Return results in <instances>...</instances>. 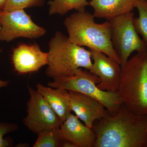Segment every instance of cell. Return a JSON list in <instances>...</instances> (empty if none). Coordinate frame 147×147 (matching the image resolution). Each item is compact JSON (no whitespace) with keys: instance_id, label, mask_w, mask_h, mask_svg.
Returning a JSON list of instances; mask_svg holds the SVG:
<instances>
[{"instance_id":"6da1fadb","label":"cell","mask_w":147,"mask_h":147,"mask_svg":"<svg viewBox=\"0 0 147 147\" xmlns=\"http://www.w3.org/2000/svg\"><path fill=\"white\" fill-rule=\"evenodd\" d=\"M94 147H147V115H136L122 104L115 116L93 126Z\"/></svg>"},{"instance_id":"7a4b0ae2","label":"cell","mask_w":147,"mask_h":147,"mask_svg":"<svg viewBox=\"0 0 147 147\" xmlns=\"http://www.w3.org/2000/svg\"><path fill=\"white\" fill-rule=\"evenodd\" d=\"M94 18L93 14L86 11H77L67 17L63 24L69 39L75 45L104 53L120 65V60L111 41L110 22L97 24Z\"/></svg>"},{"instance_id":"3957f363","label":"cell","mask_w":147,"mask_h":147,"mask_svg":"<svg viewBox=\"0 0 147 147\" xmlns=\"http://www.w3.org/2000/svg\"><path fill=\"white\" fill-rule=\"evenodd\" d=\"M121 69L117 92L123 104L136 115H147V52L137 53Z\"/></svg>"},{"instance_id":"277c9868","label":"cell","mask_w":147,"mask_h":147,"mask_svg":"<svg viewBox=\"0 0 147 147\" xmlns=\"http://www.w3.org/2000/svg\"><path fill=\"white\" fill-rule=\"evenodd\" d=\"M45 74L54 79L71 76L79 68L90 71L92 63L90 50L70 42L68 37L57 32L49 41Z\"/></svg>"},{"instance_id":"5b68a950","label":"cell","mask_w":147,"mask_h":147,"mask_svg":"<svg viewBox=\"0 0 147 147\" xmlns=\"http://www.w3.org/2000/svg\"><path fill=\"white\" fill-rule=\"evenodd\" d=\"M47 83L52 88L65 89L78 92L100 101L106 108L110 116L116 115L123 103L117 91H103L98 88L100 78L89 70L79 68L71 76L54 78Z\"/></svg>"},{"instance_id":"8992f818","label":"cell","mask_w":147,"mask_h":147,"mask_svg":"<svg viewBox=\"0 0 147 147\" xmlns=\"http://www.w3.org/2000/svg\"><path fill=\"white\" fill-rule=\"evenodd\" d=\"M134 13L130 12L109 21L112 45L120 60L121 67L124 65L133 52H147V44L140 38L134 28Z\"/></svg>"},{"instance_id":"52a82bcc","label":"cell","mask_w":147,"mask_h":147,"mask_svg":"<svg viewBox=\"0 0 147 147\" xmlns=\"http://www.w3.org/2000/svg\"><path fill=\"white\" fill-rule=\"evenodd\" d=\"M0 41L9 42L18 38H37L45 35L46 30L36 25L24 9L0 12Z\"/></svg>"},{"instance_id":"ba28073f","label":"cell","mask_w":147,"mask_h":147,"mask_svg":"<svg viewBox=\"0 0 147 147\" xmlns=\"http://www.w3.org/2000/svg\"><path fill=\"white\" fill-rule=\"evenodd\" d=\"M30 95L26 105L27 115L23 120L25 126L33 133L60 128L62 122L45 98L32 87H28Z\"/></svg>"},{"instance_id":"9c48e42d","label":"cell","mask_w":147,"mask_h":147,"mask_svg":"<svg viewBox=\"0 0 147 147\" xmlns=\"http://www.w3.org/2000/svg\"><path fill=\"white\" fill-rule=\"evenodd\" d=\"M89 50L93 61L89 71L100 78V83L96 85L98 88L103 91H117L121 73L120 65L104 53Z\"/></svg>"},{"instance_id":"30bf717a","label":"cell","mask_w":147,"mask_h":147,"mask_svg":"<svg viewBox=\"0 0 147 147\" xmlns=\"http://www.w3.org/2000/svg\"><path fill=\"white\" fill-rule=\"evenodd\" d=\"M48 53L42 52L36 43L20 44L13 50L14 69L20 74L35 72L47 63Z\"/></svg>"},{"instance_id":"8fae6325","label":"cell","mask_w":147,"mask_h":147,"mask_svg":"<svg viewBox=\"0 0 147 147\" xmlns=\"http://www.w3.org/2000/svg\"><path fill=\"white\" fill-rule=\"evenodd\" d=\"M71 111L88 127L92 128L95 121L110 115L100 101L78 92L69 91Z\"/></svg>"},{"instance_id":"7c38bea8","label":"cell","mask_w":147,"mask_h":147,"mask_svg":"<svg viewBox=\"0 0 147 147\" xmlns=\"http://www.w3.org/2000/svg\"><path fill=\"white\" fill-rule=\"evenodd\" d=\"M63 140L76 147H94L96 136L92 128L82 123L76 115L70 113L60 127Z\"/></svg>"},{"instance_id":"4fadbf2b","label":"cell","mask_w":147,"mask_h":147,"mask_svg":"<svg viewBox=\"0 0 147 147\" xmlns=\"http://www.w3.org/2000/svg\"><path fill=\"white\" fill-rule=\"evenodd\" d=\"M36 88L63 123L72 112L69 91L65 89L45 86L40 83L37 84Z\"/></svg>"},{"instance_id":"5bb4252c","label":"cell","mask_w":147,"mask_h":147,"mask_svg":"<svg viewBox=\"0 0 147 147\" xmlns=\"http://www.w3.org/2000/svg\"><path fill=\"white\" fill-rule=\"evenodd\" d=\"M136 0H91L89 5L94 9V18L107 21L126 13L132 12Z\"/></svg>"},{"instance_id":"9a60e30c","label":"cell","mask_w":147,"mask_h":147,"mask_svg":"<svg viewBox=\"0 0 147 147\" xmlns=\"http://www.w3.org/2000/svg\"><path fill=\"white\" fill-rule=\"evenodd\" d=\"M48 4L50 15H64L72 9L85 11L86 7L89 5L88 0H52Z\"/></svg>"},{"instance_id":"2e32d148","label":"cell","mask_w":147,"mask_h":147,"mask_svg":"<svg viewBox=\"0 0 147 147\" xmlns=\"http://www.w3.org/2000/svg\"><path fill=\"white\" fill-rule=\"evenodd\" d=\"M63 139L60 128L47 129L38 134L33 147H61Z\"/></svg>"},{"instance_id":"e0dca14e","label":"cell","mask_w":147,"mask_h":147,"mask_svg":"<svg viewBox=\"0 0 147 147\" xmlns=\"http://www.w3.org/2000/svg\"><path fill=\"white\" fill-rule=\"evenodd\" d=\"M135 8L139 11V16L133 18L134 28L147 44V0H136Z\"/></svg>"},{"instance_id":"ac0fdd59","label":"cell","mask_w":147,"mask_h":147,"mask_svg":"<svg viewBox=\"0 0 147 147\" xmlns=\"http://www.w3.org/2000/svg\"><path fill=\"white\" fill-rule=\"evenodd\" d=\"M44 0H7L2 11L24 9L42 4Z\"/></svg>"},{"instance_id":"d6986e66","label":"cell","mask_w":147,"mask_h":147,"mask_svg":"<svg viewBox=\"0 0 147 147\" xmlns=\"http://www.w3.org/2000/svg\"><path fill=\"white\" fill-rule=\"evenodd\" d=\"M18 128V125L16 124L0 122V147L10 146L11 142L8 139H4V136L16 131Z\"/></svg>"},{"instance_id":"ffe728a7","label":"cell","mask_w":147,"mask_h":147,"mask_svg":"<svg viewBox=\"0 0 147 147\" xmlns=\"http://www.w3.org/2000/svg\"><path fill=\"white\" fill-rule=\"evenodd\" d=\"M61 147H76L74 144L71 142L66 140H63Z\"/></svg>"},{"instance_id":"44dd1931","label":"cell","mask_w":147,"mask_h":147,"mask_svg":"<svg viewBox=\"0 0 147 147\" xmlns=\"http://www.w3.org/2000/svg\"><path fill=\"white\" fill-rule=\"evenodd\" d=\"M9 83V81H3L0 79V88L7 87Z\"/></svg>"},{"instance_id":"7402d4cb","label":"cell","mask_w":147,"mask_h":147,"mask_svg":"<svg viewBox=\"0 0 147 147\" xmlns=\"http://www.w3.org/2000/svg\"><path fill=\"white\" fill-rule=\"evenodd\" d=\"M7 0H0V9L2 10Z\"/></svg>"},{"instance_id":"603a6c76","label":"cell","mask_w":147,"mask_h":147,"mask_svg":"<svg viewBox=\"0 0 147 147\" xmlns=\"http://www.w3.org/2000/svg\"><path fill=\"white\" fill-rule=\"evenodd\" d=\"M1 24H0V30H1Z\"/></svg>"},{"instance_id":"cb8c5ba5","label":"cell","mask_w":147,"mask_h":147,"mask_svg":"<svg viewBox=\"0 0 147 147\" xmlns=\"http://www.w3.org/2000/svg\"><path fill=\"white\" fill-rule=\"evenodd\" d=\"M1 9H0V12H1Z\"/></svg>"}]
</instances>
